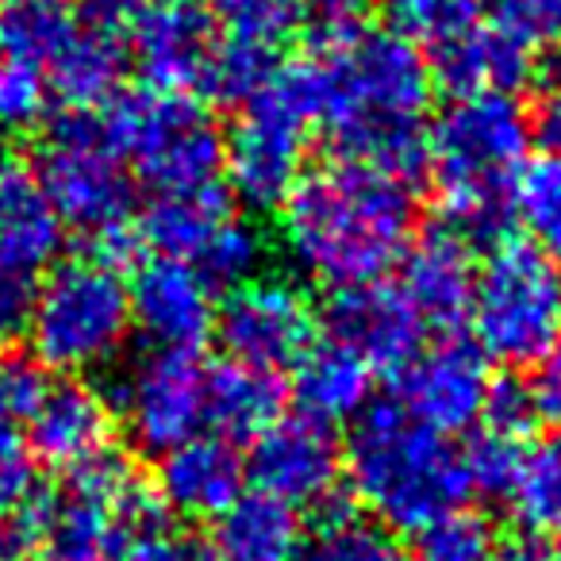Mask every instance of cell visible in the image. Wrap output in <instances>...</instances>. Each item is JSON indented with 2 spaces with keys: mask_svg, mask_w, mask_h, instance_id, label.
<instances>
[{
  "mask_svg": "<svg viewBox=\"0 0 561 561\" xmlns=\"http://www.w3.org/2000/svg\"><path fill=\"white\" fill-rule=\"evenodd\" d=\"M300 24H308L316 43L343 39V35L358 32L362 20L377 9V0H297Z\"/></svg>",
  "mask_w": 561,
  "mask_h": 561,
  "instance_id": "obj_43",
  "label": "cell"
},
{
  "mask_svg": "<svg viewBox=\"0 0 561 561\" xmlns=\"http://www.w3.org/2000/svg\"><path fill=\"white\" fill-rule=\"evenodd\" d=\"M247 461L234 443L219 435H196L185 446L162 454L154 473V492L170 512L185 519H216L242 496Z\"/></svg>",
  "mask_w": 561,
  "mask_h": 561,
  "instance_id": "obj_18",
  "label": "cell"
},
{
  "mask_svg": "<svg viewBox=\"0 0 561 561\" xmlns=\"http://www.w3.org/2000/svg\"><path fill=\"white\" fill-rule=\"evenodd\" d=\"M108 438L112 404L89 385L73 381V377L47 385L35 412L27 415V450H32V458H39L50 469H62V473H73V469L104 458Z\"/></svg>",
  "mask_w": 561,
  "mask_h": 561,
  "instance_id": "obj_17",
  "label": "cell"
},
{
  "mask_svg": "<svg viewBox=\"0 0 561 561\" xmlns=\"http://www.w3.org/2000/svg\"><path fill=\"white\" fill-rule=\"evenodd\" d=\"M219 47V27L196 0H150L131 24V58L150 89L185 93L201 89L211 55Z\"/></svg>",
  "mask_w": 561,
  "mask_h": 561,
  "instance_id": "obj_16",
  "label": "cell"
},
{
  "mask_svg": "<svg viewBox=\"0 0 561 561\" xmlns=\"http://www.w3.org/2000/svg\"><path fill=\"white\" fill-rule=\"evenodd\" d=\"M496 535L481 515L454 512L420 530L412 561H496Z\"/></svg>",
  "mask_w": 561,
  "mask_h": 561,
  "instance_id": "obj_36",
  "label": "cell"
},
{
  "mask_svg": "<svg viewBox=\"0 0 561 561\" xmlns=\"http://www.w3.org/2000/svg\"><path fill=\"white\" fill-rule=\"evenodd\" d=\"M62 250V219L50 208L35 170L0 162V265L39 277Z\"/></svg>",
  "mask_w": 561,
  "mask_h": 561,
  "instance_id": "obj_21",
  "label": "cell"
},
{
  "mask_svg": "<svg viewBox=\"0 0 561 561\" xmlns=\"http://www.w3.org/2000/svg\"><path fill=\"white\" fill-rule=\"evenodd\" d=\"M431 81L454 96H477V93H504L530 85L542 78V58L538 50L515 43L500 27H481L443 43L427 55Z\"/></svg>",
  "mask_w": 561,
  "mask_h": 561,
  "instance_id": "obj_19",
  "label": "cell"
},
{
  "mask_svg": "<svg viewBox=\"0 0 561 561\" xmlns=\"http://www.w3.org/2000/svg\"><path fill=\"white\" fill-rule=\"evenodd\" d=\"M39 297V277L12 265H0V346L27 335V323Z\"/></svg>",
  "mask_w": 561,
  "mask_h": 561,
  "instance_id": "obj_44",
  "label": "cell"
},
{
  "mask_svg": "<svg viewBox=\"0 0 561 561\" xmlns=\"http://www.w3.org/2000/svg\"><path fill=\"white\" fill-rule=\"evenodd\" d=\"M523 450H527V446L515 435H504V431H492V427L477 431L466 443V450H461L469 489L492 500H507V492H512V484H515V473H519Z\"/></svg>",
  "mask_w": 561,
  "mask_h": 561,
  "instance_id": "obj_35",
  "label": "cell"
},
{
  "mask_svg": "<svg viewBox=\"0 0 561 561\" xmlns=\"http://www.w3.org/2000/svg\"><path fill=\"white\" fill-rule=\"evenodd\" d=\"M216 339L231 362L280 374L312 351L316 312L289 280L250 277L216 312Z\"/></svg>",
  "mask_w": 561,
  "mask_h": 561,
  "instance_id": "obj_11",
  "label": "cell"
},
{
  "mask_svg": "<svg viewBox=\"0 0 561 561\" xmlns=\"http://www.w3.org/2000/svg\"><path fill=\"white\" fill-rule=\"evenodd\" d=\"M131 331V297L119 270L93 257H70L39 280L27 323L35 362L58 374H89L124 351Z\"/></svg>",
  "mask_w": 561,
  "mask_h": 561,
  "instance_id": "obj_7",
  "label": "cell"
},
{
  "mask_svg": "<svg viewBox=\"0 0 561 561\" xmlns=\"http://www.w3.org/2000/svg\"><path fill=\"white\" fill-rule=\"evenodd\" d=\"M297 561H412L397 535L381 523H366L339 507H323V523L305 535Z\"/></svg>",
  "mask_w": 561,
  "mask_h": 561,
  "instance_id": "obj_28",
  "label": "cell"
},
{
  "mask_svg": "<svg viewBox=\"0 0 561 561\" xmlns=\"http://www.w3.org/2000/svg\"><path fill=\"white\" fill-rule=\"evenodd\" d=\"M381 12L392 35L412 43L415 50L427 47V55L481 24L477 0H381Z\"/></svg>",
  "mask_w": 561,
  "mask_h": 561,
  "instance_id": "obj_31",
  "label": "cell"
},
{
  "mask_svg": "<svg viewBox=\"0 0 561 561\" xmlns=\"http://www.w3.org/2000/svg\"><path fill=\"white\" fill-rule=\"evenodd\" d=\"M211 523V546L219 561H297L305 546V523L297 507L257 489L242 492Z\"/></svg>",
  "mask_w": 561,
  "mask_h": 561,
  "instance_id": "obj_24",
  "label": "cell"
},
{
  "mask_svg": "<svg viewBox=\"0 0 561 561\" xmlns=\"http://www.w3.org/2000/svg\"><path fill=\"white\" fill-rule=\"evenodd\" d=\"M473 346L500 366H538L561 339V265L535 242L492 247L469 300Z\"/></svg>",
  "mask_w": 561,
  "mask_h": 561,
  "instance_id": "obj_6",
  "label": "cell"
},
{
  "mask_svg": "<svg viewBox=\"0 0 561 561\" xmlns=\"http://www.w3.org/2000/svg\"><path fill=\"white\" fill-rule=\"evenodd\" d=\"M550 558H553V561H561V538H558V550H553Z\"/></svg>",
  "mask_w": 561,
  "mask_h": 561,
  "instance_id": "obj_49",
  "label": "cell"
},
{
  "mask_svg": "<svg viewBox=\"0 0 561 561\" xmlns=\"http://www.w3.org/2000/svg\"><path fill=\"white\" fill-rule=\"evenodd\" d=\"M0 4H4V0H0Z\"/></svg>",
  "mask_w": 561,
  "mask_h": 561,
  "instance_id": "obj_50",
  "label": "cell"
},
{
  "mask_svg": "<svg viewBox=\"0 0 561 561\" xmlns=\"http://www.w3.org/2000/svg\"><path fill=\"white\" fill-rule=\"evenodd\" d=\"M323 328H328L331 343L351 351L369 369L400 374L423 351L427 323L420 320L400 285L369 280V285L331 293L328 308H323Z\"/></svg>",
  "mask_w": 561,
  "mask_h": 561,
  "instance_id": "obj_13",
  "label": "cell"
},
{
  "mask_svg": "<svg viewBox=\"0 0 561 561\" xmlns=\"http://www.w3.org/2000/svg\"><path fill=\"white\" fill-rule=\"evenodd\" d=\"M530 397H535L538 420H558L561 423V339L542 362H538L535 377H530Z\"/></svg>",
  "mask_w": 561,
  "mask_h": 561,
  "instance_id": "obj_45",
  "label": "cell"
},
{
  "mask_svg": "<svg viewBox=\"0 0 561 561\" xmlns=\"http://www.w3.org/2000/svg\"><path fill=\"white\" fill-rule=\"evenodd\" d=\"M231 201L227 188L201 185V188H178V193H154L139 224V239L158 250V257H178L193 262L204 250V242L231 219Z\"/></svg>",
  "mask_w": 561,
  "mask_h": 561,
  "instance_id": "obj_26",
  "label": "cell"
},
{
  "mask_svg": "<svg viewBox=\"0 0 561 561\" xmlns=\"http://www.w3.org/2000/svg\"><path fill=\"white\" fill-rule=\"evenodd\" d=\"M81 32L70 0H4L0 4V55L47 70Z\"/></svg>",
  "mask_w": 561,
  "mask_h": 561,
  "instance_id": "obj_27",
  "label": "cell"
},
{
  "mask_svg": "<svg viewBox=\"0 0 561 561\" xmlns=\"http://www.w3.org/2000/svg\"><path fill=\"white\" fill-rule=\"evenodd\" d=\"M412 231L415 196L408 181L351 162L308 170L280 208L289 257L331 289L381 280L404 262Z\"/></svg>",
  "mask_w": 561,
  "mask_h": 561,
  "instance_id": "obj_2",
  "label": "cell"
},
{
  "mask_svg": "<svg viewBox=\"0 0 561 561\" xmlns=\"http://www.w3.org/2000/svg\"><path fill=\"white\" fill-rule=\"evenodd\" d=\"M492 27L530 50L561 43V0H496Z\"/></svg>",
  "mask_w": 561,
  "mask_h": 561,
  "instance_id": "obj_38",
  "label": "cell"
},
{
  "mask_svg": "<svg viewBox=\"0 0 561 561\" xmlns=\"http://www.w3.org/2000/svg\"><path fill=\"white\" fill-rule=\"evenodd\" d=\"M273 85L312 127H323L335 162L366 165L397 181L427 170V58L392 32H358L316 43L300 62L277 70Z\"/></svg>",
  "mask_w": 561,
  "mask_h": 561,
  "instance_id": "obj_1",
  "label": "cell"
},
{
  "mask_svg": "<svg viewBox=\"0 0 561 561\" xmlns=\"http://www.w3.org/2000/svg\"><path fill=\"white\" fill-rule=\"evenodd\" d=\"M119 561H219V553L208 538L158 523V527L127 538Z\"/></svg>",
  "mask_w": 561,
  "mask_h": 561,
  "instance_id": "obj_39",
  "label": "cell"
},
{
  "mask_svg": "<svg viewBox=\"0 0 561 561\" xmlns=\"http://www.w3.org/2000/svg\"><path fill=\"white\" fill-rule=\"evenodd\" d=\"M127 66H131V50L119 39V32L81 24L62 55L47 66V81L50 93L62 96L70 112H93L96 104H108L119 93Z\"/></svg>",
  "mask_w": 561,
  "mask_h": 561,
  "instance_id": "obj_25",
  "label": "cell"
},
{
  "mask_svg": "<svg viewBox=\"0 0 561 561\" xmlns=\"http://www.w3.org/2000/svg\"><path fill=\"white\" fill-rule=\"evenodd\" d=\"M397 377L400 381L392 400L415 423L438 431V435H458V431L473 427L481 420L492 385L484 354L461 339H446L431 351H420Z\"/></svg>",
  "mask_w": 561,
  "mask_h": 561,
  "instance_id": "obj_14",
  "label": "cell"
},
{
  "mask_svg": "<svg viewBox=\"0 0 561 561\" xmlns=\"http://www.w3.org/2000/svg\"><path fill=\"white\" fill-rule=\"evenodd\" d=\"M346 477L354 496L392 535H420L431 523L461 512L473 492L458 446L415 423L397 400H377L354 420Z\"/></svg>",
  "mask_w": 561,
  "mask_h": 561,
  "instance_id": "obj_4",
  "label": "cell"
},
{
  "mask_svg": "<svg viewBox=\"0 0 561 561\" xmlns=\"http://www.w3.org/2000/svg\"><path fill=\"white\" fill-rule=\"evenodd\" d=\"M47 112H50L47 70L0 55V131L4 135L35 131L47 119Z\"/></svg>",
  "mask_w": 561,
  "mask_h": 561,
  "instance_id": "obj_34",
  "label": "cell"
},
{
  "mask_svg": "<svg viewBox=\"0 0 561 561\" xmlns=\"http://www.w3.org/2000/svg\"><path fill=\"white\" fill-rule=\"evenodd\" d=\"M39 178L62 227L85 234V242L127 231L135 211V181L116 154L101 116L70 112L50 119L39 150Z\"/></svg>",
  "mask_w": 561,
  "mask_h": 561,
  "instance_id": "obj_8",
  "label": "cell"
},
{
  "mask_svg": "<svg viewBox=\"0 0 561 561\" xmlns=\"http://www.w3.org/2000/svg\"><path fill=\"white\" fill-rule=\"evenodd\" d=\"M147 4L150 0H81L85 24L104 27V32H124V27H131L135 16H139Z\"/></svg>",
  "mask_w": 561,
  "mask_h": 561,
  "instance_id": "obj_46",
  "label": "cell"
},
{
  "mask_svg": "<svg viewBox=\"0 0 561 561\" xmlns=\"http://www.w3.org/2000/svg\"><path fill=\"white\" fill-rule=\"evenodd\" d=\"M262 257H265L262 231L254 224H247V219L231 216L204 242V250L188 265L208 280L211 289H239V285H247L257 273Z\"/></svg>",
  "mask_w": 561,
  "mask_h": 561,
  "instance_id": "obj_33",
  "label": "cell"
},
{
  "mask_svg": "<svg viewBox=\"0 0 561 561\" xmlns=\"http://www.w3.org/2000/svg\"><path fill=\"white\" fill-rule=\"evenodd\" d=\"M116 154L154 193L216 185L224 173V131L188 93L119 89L101 116Z\"/></svg>",
  "mask_w": 561,
  "mask_h": 561,
  "instance_id": "obj_5",
  "label": "cell"
},
{
  "mask_svg": "<svg viewBox=\"0 0 561 561\" xmlns=\"http://www.w3.org/2000/svg\"><path fill=\"white\" fill-rule=\"evenodd\" d=\"M35 492V473H32V454L24 450V443L16 438V431L0 427V527L12 515L24 512Z\"/></svg>",
  "mask_w": 561,
  "mask_h": 561,
  "instance_id": "obj_42",
  "label": "cell"
},
{
  "mask_svg": "<svg viewBox=\"0 0 561 561\" xmlns=\"http://www.w3.org/2000/svg\"><path fill=\"white\" fill-rule=\"evenodd\" d=\"M515 211L535 234V247L561 265V154H546L523 165L515 185Z\"/></svg>",
  "mask_w": 561,
  "mask_h": 561,
  "instance_id": "obj_32",
  "label": "cell"
},
{
  "mask_svg": "<svg viewBox=\"0 0 561 561\" xmlns=\"http://www.w3.org/2000/svg\"><path fill=\"white\" fill-rule=\"evenodd\" d=\"M507 507L530 535L561 530V438H542L523 450Z\"/></svg>",
  "mask_w": 561,
  "mask_h": 561,
  "instance_id": "obj_30",
  "label": "cell"
},
{
  "mask_svg": "<svg viewBox=\"0 0 561 561\" xmlns=\"http://www.w3.org/2000/svg\"><path fill=\"white\" fill-rule=\"evenodd\" d=\"M247 473L257 492L285 500L293 507H331L343 481V450L331 427L289 415L254 438Z\"/></svg>",
  "mask_w": 561,
  "mask_h": 561,
  "instance_id": "obj_12",
  "label": "cell"
},
{
  "mask_svg": "<svg viewBox=\"0 0 561 561\" xmlns=\"http://www.w3.org/2000/svg\"><path fill=\"white\" fill-rule=\"evenodd\" d=\"M473 247L446 224L431 227L404 254L400 289L427 328H458L473 300Z\"/></svg>",
  "mask_w": 561,
  "mask_h": 561,
  "instance_id": "obj_20",
  "label": "cell"
},
{
  "mask_svg": "<svg viewBox=\"0 0 561 561\" xmlns=\"http://www.w3.org/2000/svg\"><path fill=\"white\" fill-rule=\"evenodd\" d=\"M535 131L553 154H561V78L550 85V93L542 96L538 104V116H535Z\"/></svg>",
  "mask_w": 561,
  "mask_h": 561,
  "instance_id": "obj_47",
  "label": "cell"
},
{
  "mask_svg": "<svg viewBox=\"0 0 561 561\" xmlns=\"http://www.w3.org/2000/svg\"><path fill=\"white\" fill-rule=\"evenodd\" d=\"M43 389H47V381H43V369L32 358L0 354V427L16 431L20 423H27Z\"/></svg>",
  "mask_w": 561,
  "mask_h": 561,
  "instance_id": "obj_40",
  "label": "cell"
},
{
  "mask_svg": "<svg viewBox=\"0 0 561 561\" xmlns=\"http://www.w3.org/2000/svg\"><path fill=\"white\" fill-rule=\"evenodd\" d=\"M280 408H285L280 374L231 358L204 369V423H211L227 443H239V438L254 443L265 427L280 420Z\"/></svg>",
  "mask_w": 561,
  "mask_h": 561,
  "instance_id": "obj_22",
  "label": "cell"
},
{
  "mask_svg": "<svg viewBox=\"0 0 561 561\" xmlns=\"http://www.w3.org/2000/svg\"><path fill=\"white\" fill-rule=\"evenodd\" d=\"M131 323L154 351L196 354L216 335V289L178 257H150L127 285Z\"/></svg>",
  "mask_w": 561,
  "mask_h": 561,
  "instance_id": "obj_15",
  "label": "cell"
},
{
  "mask_svg": "<svg viewBox=\"0 0 561 561\" xmlns=\"http://www.w3.org/2000/svg\"><path fill=\"white\" fill-rule=\"evenodd\" d=\"M530 135L527 112L504 93L454 96L427 127V165L446 227L469 247L507 242Z\"/></svg>",
  "mask_w": 561,
  "mask_h": 561,
  "instance_id": "obj_3",
  "label": "cell"
},
{
  "mask_svg": "<svg viewBox=\"0 0 561 561\" xmlns=\"http://www.w3.org/2000/svg\"><path fill=\"white\" fill-rule=\"evenodd\" d=\"M204 369L196 354L150 351L116 381V412L127 438L150 458L185 446L204 427Z\"/></svg>",
  "mask_w": 561,
  "mask_h": 561,
  "instance_id": "obj_10",
  "label": "cell"
},
{
  "mask_svg": "<svg viewBox=\"0 0 561 561\" xmlns=\"http://www.w3.org/2000/svg\"><path fill=\"white\" fill-rule=\"evenodd\" d=\"M496 561H553L550 553H542L538 546H507V550H500L496 553Z\"/></svg>",
  "mask_w": 561,
  "mask_h": 561,
  "instance_id": "obj_48",
  "label": "cell"
},
{
  "mask_svg": "<svg viewBox=\"0 0 561 561\" xmlns=\"http://www.w3.org/2000/svg\"><path fill=\"white\" fill-rule=\"evenodd\" d=\"M293 369H297L293 400H297L300 415L320 427L354 423L374 404V369L343 346H312Z\"/></svg>",
  "mask_w": 561,
  "mask_h": 561,
  "instance_id": "obj_23",
  "label": "cell"
},
{
  "mask_svg": "<svg viewBox=\"0 0 561 561\" xmlns=\"http://www.w3.org/2000/svg\"><path fill=\"white\" fill-rule=\"evenodd\" d=\"M277 78V47L242 35L219 39L208 70L201 78V93L216 104H254Z\"/></svg>",
  "mask_w": 561,
  "mask_h": 561,
  "instance_id": "obj_29",
  "label": "cell"
},
{
  "mask_svg": "<svg viewBox=\"0 0 561 561\" xmlns=\"http://www.w3.org/2000/svg\"><path fill=\"white\" fill-rule=\"evenodd\" d=\"M219 20L227 24V35H242V39H257L280 47L285 35L300 24L297 0H216Z\"/></svg>",
  "mask_w": 561,
  "mask_h": 561,
  "instance_id": "obj_37",
  "label": "cell"
},
{
  "mask_svg": "<svg viewBox=\"0 0 561 561\" xmlns=\"http://www.w3.org/2000/svg\"><path fill=\"white\" fill-rule=\"evenodd\" d=\"M308 119L270 85L224 139V173L250 211H280L308 173Z\"/></svg>",
  "mask_w": 561,
  "mask_h": 561,
  "instance_id": "obj_9",
  "label": "cell"
},
{
  "mask_svg": "<svg viewBox=\"0 0 561 561\" xmlns=\"http://www.w3.org/2000/svg\"><path fill=\"white\" fill-rule=\"evenodd\" d=\"M481 420H484V427L523 438L530 431V423L538 420V408H535V397H530V385L523 381V377H492L489 397H484Z\"/></svg>",
  "mask_w": 561,
  "mask_h": 561,
  "instance_id": "obj_41",
  "label": "cell"
}]
</instances>
